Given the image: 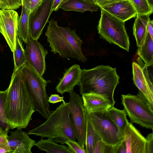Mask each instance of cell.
<instances>
[{"mask_svg":"<svg viewBox=\"0 0 153 153\" xmlns=\"http://www.w3.org/2000/svg\"><path fill=\"white\" fill-rule=\"evenodd\" d=\"M7 89L4 109L7 124L10 129L25 128L35 111L20 69L13 71Z\"/></svg>","mask_w":153,"mask_h":153,"instance_id":"obj_1","label":"cell"},{"mask_svg":"<svg viewBox=\"0 0 153 153\" xmlns=\"http://www.w3.org/2000/svg\"><path fill=\"white\" fill-rule=\"evenodd\" d=\"M120 77L116 68L109 65H98L89 69L82 70L79 85L81 95L94 94L103 96L114 105V95Z\"/></svg>","mask_w":153,"mask_h":153,"instance_id":"obj_2","label":"cell"},{"mask_svg":"<svg viewBox=\"0 0 153 153\" xmlns=\"http://www.w3.org/2000/svg\"><path fill=\"white\" fill-rule=\"evenodd\" d=\"M62 102L51 113L45 122L29 131L28 134L47 137L62 144L69 140L76 141L70 117V103Z\"/></svg>","mask_w":153,"mask_h":153,"instance_id":"obj_3","label":"cell"},{"mask_svg":"<svg viewBox=\"0 0 153 153\" xmlns=\"http://www.w3.org/2000/svg\"><path fill=\"white\" fill-rule=\"evenodd\" d=\"M48 22L45 35L51 51L54 54L58 53L63 58L68 59L71 57L85 62L87 58L81 50L83 42L76 30L69 27L59 26L57 21L52 19Z\"/></svg>","mask_w":153,"mask_h":153,"instance_id":"obj_4","label":"cell"},{"mask_svg":"<svg viewBox=\"0 0 153 153\" xmlns=\"http://www.w3.org/2000/svg\"><path fill=\"white\" fill-rule=\"evenodd\" d=\"M20 70L23 81L33 101L35 111L47 119L51 112L46 88L51 81L45 79L26 63Z\"/></svg>","mask_w":153,"mask_h":153,"instance_id":"obj_5","label":"cell"},{"mask_svg":"<svg viewBox=\"0 0 153 153\" xmlns=\"http://www.w3.org/2000/svg\"><path fill=\"white\" fill-rule=\"evenodd\" d=\"M122 103L131 123L153 129V105L139 91L137 95L122 94Z\"/></svg>","mask_w":153,"mask_h":153,"instance_id":"obj_6","label":"cell"},{"mask_svg":"<svg viewBox=\"0 0 153 153\" xmlns=\"http://www.w3.org/2000/svg\"><path fill=\"white\" fill-rule=\"evenodd\" d=\"M101 9V16L97 27L100 37L129 52L130 44L125 22Z\"/></svg>","mask_w":153,"mask_h":153,"instance_id":"obj_7","label":"cell"},{"mask_svg":"<svg viewBox=\"0 0 153 153\" xmlns=\"http://www.w3.org/2000/svg\"><path fill=\"white\" fill-rule=\"evenodd\" d=\"M107 111L90 113L86 111V115L102 140L108 145L116 146L123 139V135L110 118Z\"/></svg>","mask_w":153,"mask_h":153,"instance_id":"obj_8","label":"cell"},{"mask_svg":"<svg viewBox=\"0 0 153 153\" xmlns=\"http://www.w3.org/2000/svg\"><path fill=\"white\" fill-rule=\"evenodd\" d=\"M70 117L76 139L85 148L86 127V111L82 97L72 90L69 93Z\"/></svg>","mask_w":153,"mask_h":153,"instance_id":"obj_9","label":"cell"},{"mask_svg":"<svg viewBox=\"0 0 153 153\" xmlns=\"http://www.w3.org/2000/svg\"><path fill=\"white\" fill-rule=\"evenodd\" d=\"M19 17L14 10H0V33L13 53L15 50Z\"/></svg>","mask_w":153,"mask_h":153,"instance_id":"obj_10","label":"cell"},{"mask_svg":"<svg viewBox=\"0 0 153 153\" xmlns=\"http://www.w3.org/2000/svg\"><path fill=\"white\" fill-rule=\"evenodd\" d=\"M54 0H42L41 4L29 14V27L30 39L38 40L48 22Z\"/></svg>","mask_w":153,"mask_h":153,"instance_id":"obj_11","label":"cell"},{"mask_svg":"<svg viewBox=\"0 0 153 153\" xmlns=\"http://www.w3.org/2000/svg\"><path fill=\"white\" fill-rule=\"evenodd\" d=\"M137 63H132L134 83L149 102L153 105V85L148 69V67L138 57Z\"/></svg>","mask_w":153,"mask_h":153,"instance_id":"obj_12","label":"cell"},{"mask_svg":"<svg viewBox=\"0 0 153 153\" xmlns=\"http://www.w3.org/2000/svg\"><path fill=\"white\" fill-rule=\"evenodd\" d=\"M25 49L26 63L42 76L46 69L45 57L48 51L37 40L30 39Z\"/></svg>","mask_w":153,"mask_h":153,"instance_id":"obj_13","label":"cell"},{"mask_svg":"<svg viewBox=\"0 0 153 153\" xmlns=\"http://www.w3.org/2000/svg\"><path fill=\"white\" fill-rule=\"evenodd\" d=\"M126 153H146V138L131 122H128L123 131Z\"/></svg>","mask_w":153,"mask_h":153,"instance_id":"obj_14","label":"cell"},{"mask_svg":"<svg viewBox=\"0 0 153 153\" xmlns=\"http://www.w3.org/2000/svg\"><path fill=\"white\" fill-rule=\"evenodd\" d=\"M9 132L10 135L8 136L7 141L10 153H32L31 149L35 141L28 134L22 129Z\"/></svg>","mask_w":153,"mask_h":153,"instance_id":"obj_15","label":"cell"},{"mask_svg":"<svg viewBox=\"0 0 153 153\" xmlns=\"http://www.w3.org/2000/svg\"><path fill=\"white\" fill-rule=\"evenodd\" d=\"M98 6L124 22L137 15V12L129 0L119 1Z\"/></svg>","mask_w":153,"mask_h":153,"instance_id":"obj_16","label":"cell"},{"mask_svg":"<svg viewBox=\"0 0 153 153\" xmlns=\"http://www.w3.org/2000/svg\"><path fill=\"white\" fill-rule=\"evenodd\" d=\"M82 71L79 65L76 64L66 70L56 88L57 92L63 95L73 90L79 85Z\"/></svg>","mask_w":153,"mask_h":153,"instance_id":"obj_17","label":"cell"},{"mask_svg":"<svg viewBox=\"0 0 153 153\" xmlns=\"http://www.w3.org/2000/svg\"><path fill=\"white\" fill-rule=\"evenodd\" d=\"M83 105L87 113L107 111L114 105L108 100L101 95L94 94L82 95Z\"/></svg>","mask_w":153,"mask_h":153,"instance_id":"obj_18","label":"cell"},{"mask_svg":"<svg viewBox=\"0 0 153 153\" xmlns=\"http://www.w3.org/2000/svg\"><path fill=\"white\" fill-rule=\"evenodd\" d=\"M150 15L141 14L137 15L133 26V35L134 36L138 47L144 42L148 33L147 26L150 19Z\"/></svg>","mask_w":153,"mask_h":153,"instance_id":"obj_19","label":"cell"},{"mask_svg":"<svg viewBox=\"0 0 153 153\" xmlns=\"http://www.w3.org/2000/svg\"><path fill=\"white\" fill-rule=\"evenodd\" d=\"M59 8L66 11H74L82 13L85 11L92 12L98 10L99 9L97 4L89 3L85 0H62Z\"/></svg>","mask_w":153,"mask_h":153,"instance_id":"obj_20","label":"cell"},{"mask_svg":"<svg viewBox=\"0 0 153 153\" xmlns=\"http://www.w3.org/2000/svg\"><path fill=\"white\" fill-rule=\"evenodd\" d=\"M34 145L40 150L48 153H74L68 146L58 144L49 138L43 139L42 138L35 142Z\"/></svg>","mask_w":153,"mask_h":153,"instance_id":"obj_21","label":"cell"},{"mask_svg":"<svg viewBox=\"0 0 153 153\" xmlns=\"http://www.w3.org/2000/svg\"><path fill=\"white\" fill-rule=\"evenodd\" d=\"M147 33L144 43L137 50V54L148 67L153 63V41Z\"/></svg>","mask_w":153,"mask_h":153,"instance_id":"obj_22","label":"cell"},{"mask_svg":"<svg viewBox=\"0 0 153 153\" xmlns=\"http://www.w3.org/2000/svg\"><path fill=\"white\" fill-rule=\"evenodd\" d=\"M29 12L22 6V12L19 17L18 35V37L26 44L30 39L29 27Z\"/></svg>","mask_w":153,"mask_h":153,"instance_id":"obj_23","label":"cell"},{"mask_svg":"<svg viewBox=\"0 0 153 153\" xmlns=\"http://www.w3.org/2000/svg\"><path fill=\"white\" fill-rule=\"evenodd\" d=\"M107 112L120 131L123 135L124 129L129 122L126 117L127 114L125 109L120 110L113 106L107 110Z\"/></svg>","mask_w":153,"mask_h":153,"instance_id":"obj_24","label":"cell"},{"mask_svg":"<svg viewBox=\"0 0 153 153\" xmlns=\"http://www.w3.org/2000/svg\"><path fill=\"white\" fill-rule=\"evenodd\" d=\"M86 119L85 149L86 153H92L95 144L100 137L94 129L86 115Z\"/></svg>","mask_w":153,"mask_h":153,"instance_id":"obj_25","label":"cell"},{"mask_svg":"<svg viewBox=\"0 0 153 153\" xmlns=\"http://www.w3.org/2000/svg\"><path fill=\"white\" fill-rule=\"evenodd\" d=\"M21 40L18 37L17 38L16 49L13 52L14 62L13 71L20 69L26 63V58L25 50Z\"/></svg>","mask_w":153,"mask_h":153,"instance_id":"obj_26","label":"cell"},{"mask_svg":"<svg viewBox=\"0 0 153 153\" xmlns=\"http://www.w3.org/2000/svg\"><path fill=\"white\" fill-rule=\"evenodd\" d=\"M135 9L137 15L149 14L153 13V8L147 0H129Z\"/></svg>","mask_w":153,"mask_h":153,"instance_id":"obj_27","label":"cell"},{"mask_svg":"<svg viewBox=\"0 0 153 153\" xmlns=\"http://www.w3.org/2000/svg\"><path fill=\"white\" fill-rule=\"evenodd\" d=\"M7 89L4 91L0 90V127L9 130L6 118L4 106Z\"/></svg>","mask_w":153,"mask_h":153,"instance_id":"obj_28","label":"cell"},{"mask_svg":"<svg viewBox=\"0 0 153 153\" xmlns=\"http://www.w3.org/2000/svg\"><path fill=\"white\" fill-rule=\"evenodd\" d=\"M92 153H114V146L106 144L100 138L95 144Z\"/></svg>","mask_w":153,"mask_h":153,"instance_id":"obj_29","label":"cell"},{"mask_svg":"<svg viewBox=\"0 0 153 153\" xmlns=\"http://www.w3.org/2000/svg\"><path fill=\"white\" fill-rule=\"evenodd\" d=\"M22 6L21 0H0L1 10H16Z\"/></svg>","mask_w":153,"mask_h":153,"instance_id":"obj_30","label":"cell"},{"mask_svg":"<svg viewBox=\"0 0 153 153\" xmlns=\"http://www.w3.org/2000/svg\"><path fill=\"white\" fill-rule=\"evenodd\" d=\"M42 0H21L22 6L30 13L33 12L41 5Z\"/></svg>","mask_w":153,"mask_h":153,"instance_id":"obj_31","label":"cell"},{"mask_svg":"<svg viewBox=\"0 0 153 153\" xmlns=\"http://www.w3.org/2000/svg\"><path fill=\"white\" fill-rule=\"evenodd\" d=\"M74 153H86L85 148H82L76 141L69 140L65 143Z\"/></svg>","mask_w":153,"mask_h":153,"instance_id":"obj_32","label":"cell"},{"mask_svg":"<svg viewBox=\"0 0 153 153\" xmlns=\"http://www.w3.org/2000/svg\"><path fill=\"white\" fill-rule=\"evenodd\" d=\"M146 153H153V133L149 134L146 138Z\"/></svg>","mask_w":153,"mask_h":153,"instance_id":"obj_33","label":"cell"},{"mask_svg":"<svg viewBox=\"0 0 153 153\" xmlns=\"http://www.w3.org/2000/svg\"><path fill=\"white\" fill-rule=\"evenodd\" d=\"M114 153H126V148L123 139L117 146L114 147Z\"/></svg>","mask_w":153,"mask_h":153,"instance_id":"obj_34","label":"cell"},{"mask_svg":"<svg viewBox=\"0 0 153 153\" xmlns=\"http://www.w3.org/2000/svg\"><path fill=\"white\" fill-rule=\"evenodd\" d=\"M64 97H60L57 94H51L48 99V102L51 103L55 104L64 101Z\"/></svg>","mask_w":153,"mask_h":153,"instance_id":"obj_35","label":"cell"},{"mask_svg":"<svg viewBox=\"0 0 153 153\" xmlns=\"http://www.w3.org/2000/svg\"><path fill=\"white\" fill-rule=\"evenodd\" d=\"M9 130L0 127V144L8 143V133Z\"/></svg>","mask_w":153,"mask_h":153,"instance_id":"obj_36","label":"cell"},{"mask_svg":"<svg viewBox=\"0 0 153 153\" xmlns=\"http://www.w3.org/2000/svg\"><path fill=\"white\" fill-rule=\"evenodd\" d=\"M10 153L8 143L0 144V153Z\"/></svg>","mask_w":153,"mask_h":153,"instance_id":"obj_37","label":"cell"},{"mask_svg":"<svg viewBox=\"0 0 153 153\" xmlns=\"http://www.w3.org/2000/svg\"><path fill=\"white\" fill-rule=\"evenodd\" d=\"M62 1V0H54L51 9V13L53 11H57L58 10Z\"/></svg>","mask_w":153,"mask_h":153,"instance_id":"obj_38","label":"cell"},{"mask_svg":"<svg viewBox=\"0 0 153 153\" xmlns=\"http://www.w3.org/2000/svg\"><path fill=\"white\" fill-rule=\"evenodd\" d=\"M153 20L150 19L147 24V30L148 33L151 37V38L153 39Z\"/></svg>","mask_w":153,"mask_h":153,"instance_id":"obj_39","label":"cell"},{"mask_svg":"<svg viewBox=\"0 0 153 153\" xmlns=\"http://www.w3.org/2000/svg\"><path fill=\"white\" fill-rule=\"evenodd\" d=\"M120 0H99L97 1L96 4L98 6Z\"/></svg>","mask_w":153,"mask_h":153,"instance_id":"obj_40","label":"cell"},{"mask_svg":"<svg viewBox=\"0 0 153 153\" xmlns=\"http://www.w3.org/2000/svg\"><path fill=\"white\" fill-rule=\"evenodd\" d=\"M87 2L93 4H96L97 1L99 0H85Z\"/></svg>","mask_w":153,"mask_h":153,"instance_id":"obj_41","label":"cell"},{"mask_svg":"<svg viewBox=\"0 0 153 153\" xmlns=\"http://www.w3.org/2000/svg\"><path fill=\"white\" fill-rule=\"evenodd\" d=\"M150 6L153 8V0H147Z\"/></svg>","mask_w":153,"mask_h":153,"instance_id":"obj_42","label":"cell"}]
</instances>
